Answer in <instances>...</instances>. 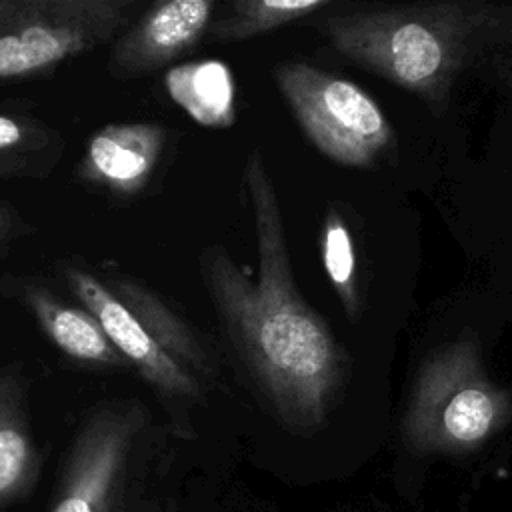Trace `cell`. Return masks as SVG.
<instances>
[{
    "label": "cell",
    "instance_id": "6da1fadb",
    "mask_svg": "<svg viewBox=\"0 0 512 512\" xmlns=\"http://www.w3.org/2000/svg\"><path fill=\"white\" fill-rule=\"evenodd\" d=\"M244 176L258 276H248L220 246L204 250L202 272L224 328L278 416L294 430H314L340 388L342 350L296 290L280 204L258 152L248 156Z\"/></svg>",
    "mask_w": 512,
    "mask_h": 512
},
{
    "label": "cell",
    "instance_id": "7a4b0ae2",
    "mask_svg": "<svg viewBox=\"0 0 512 512\" xmlns=\"http://www.w3.org/2000/svg\"><path fill=\"white\" fill-rule=\"evenodd\" d=\"M324 30L348 60L440 102L466 60L472 18L460 4L374 6L332 14Z\"/></svg>",
    "mask_w": 512,
    "mask_h": 512
},
{
    "label": "cell",
    "instance_id": "3957f363",
    "mask_svg": "<svg viewBox=\"0 0 512 512\" xmlns=\"http://www.w3.org/2000/svg\"><path fill=\"white\" fill-rule=\"evenodd\" d=\"M512 418V396L496 386L468 342L442 346L422 364L404 416V440L420 454L466 456Z\"/></svg>",
    "mask_w": 512,
    "mask_h": 512
},
{
    "label": "cell",
    "instance_id": "277c9868",
    "mask_svg": "<svg viewBox=\"0 0 512 512\" xmlns=\"http://www.w3.org/2000/svg\"><path fill=\"white\" fill-rule=\"evenodd\" d=\"M136 0H0V82L26 80L114 42Z\"/></svg>",
    "mask_w": 512,
    "mask_h": 512
},
{
    "label": "cell",
    "instance_id": "5b68a950",
    "mask_svg": "<svg viewBox=\"0 0 512 512\" xmlns=\"http://www.w3.org/2000/svg\"><path fill=\"white\" fill-rule=\"evenodd\" d=\"M276 84L310 142L344 166H374L394 140L382 108L354 82L306 62H284Z\"/></svg>",
    "mask_w": 512,
    "mask_h": 512
},
{
    "label": "cell",
    "instance_id": "8992f818",
    "mask_svg": "<svg viewBox=\"0 0 512 512\" xmlns=\"http://www.w3.org/2000/svg\"><path fill=\"white\" fill-rule=\"evenodd\" d=\"M144 422L146 414L138 404L96 410L70 446L50 512H116Z\"/></svg>",
    "mask_w": 512,
    "mask_h": 512
},
{
    "label": "cell",
    "instance_id": "52a82bcc",
    "mask_svg": "<svg viewBox=\"0 0 512 512\" xmlns=\"http://www.w3.org/2000/svg\"><path fill=\"white\" fill-rule=\"evenodd\" d=\"M70 292L78 298L102 326L110 344L160 396L168 400H194L202 392V382L172 360L156 340L144 330L134 314L108 290L92 272L66 264L62 268Z\"/></svg>",
    "mask_w": 512,
    "mask_h": 512
},
{
    "label": "cell",
    "instance_id": "ba28073f",
    "mask_svg": "<svg viewBox=\"0 0 512 512\" xmlns=\"http://www.w3.org/2000/svg\"><path fill=\"white\" fill-rule=\"evenodd\" d=\"M212 12V0L156 2L112 42V76L138 78L170 64L204 36Z\"/></svg>",
    "mask_w": 512,
    "mask_h": 512
},
{
    "label": "cell",
    "instance_id": "9c48e42d",
    "mask_svg": "<svg viewBox=\"0 0 512 512\" xmlns=\"http://www.w3.org/2000/svg\"><path fill=\"white\" fill-rule=\"evenodd\" d=\"M166 146V128L156 122H124L100 128L86 146L78 174L116 196L140 194Z\"/></svg>",
    "mask_w": 512,
    "mask_h": 512
},
{
    "label": "cell",
    "instance_id": "30bf717a",
    "mask_svg": "<svg viewBox=\"0 0 512 512\" xmlns=\"http://www.w3.org/2000/svg\"><path fill=\"white\" fill-rule=\"evenodd\" d=\"M20 298L44 334L76 362L124 368L126 360L106 338L98 320L82 306H70L36 282L20 284Z\"/></svg>",
    "mask_w": 512,
    "mask_h": 512
},
{
    "label": "cell",
    "instance_id": "8fae6325",
    "mask_svg": "<svg viewBox=\"0 0 512 512\" xmlns=\"http://www.w3.org/2000/svg\"><path fill=\"white\" fill-rule=\"evenodd\" d=\"M98 278L134 314V318L172 360L198 380L210 374V358L202 342L184 318H180L156 292L120 270H106Z\"/></svg>",
    "mask_w": 512,
    "mask_h": 512
},
{
    "label": "cell",
    "instance_id": "7c38bea8",
    "mask_svg": "<svg viewBox=\"0 0 512 512\" xmlns=\"http://www.w3.org/2000/svg\"><path fill=\"white\" fill-rule=\"evenodd\" d=\"M40 474V454L28 424L24 384L0 376V510L24 498Z\"/></svg>",
    "mask_w": 512,
    "mask_h": 512
},
{
    "label": "cell",
    "instance_id": "4fadbf2b",
    "mask_svg": "<svg viewBox=\"0 0 512 512\" xmlns=\"http://www.w3.org/2000/svg\"><path fill=\"white\" fill-rule=\"evenodd\" d=\"M164 86L190 118L206 128H228L236 120L234 78L220 60H200L168 70Z\"/></svg>",
    "mask_w": 512,
    "mask_h": 512
},
{
    "label": "cell",
    "instance_id": "5bb4252c",
    "mask_svg": "<svg viewBox=\"0 0 512 512\" xmlns=\"http://www.w3.org/2000/svg\"><path fill=\"white\" fill-rule=\"evenodd\" d=\"M64 138L42 120L0 112V180L44 178L64 154Z\"/></svg>",
    "mask_w": 512,
    "mask_h": 512
},
{
    "label": "cell",
    "instance_id": "9a60e30c",
    "mask_svg": "<svg viewBox=\"0 0 512 512\" xmlns=\"http://www.w3.org/2000/svg\"><path fill=\"white\" fill-rule=\"evenodd\" d=\"M328 6L326 0H236L210 30L218 40H246Z\"/></svg>",
    "mask_w": 512,
    "mask_h": 512
},
{
    "label": "cell",
    "instance_id": "2e32d148",
    "mask_svg": "<svg viewBox=\"0 0 512 512\" xmlns=\"http://www.w3.org/2000/svg\"><path fill=\"white\" fill-rule=\"evenodd\" d=\"M322 260L326 274L342 300L346 312L356 318L360 310L358 282H356V258L352 236L348 232L346 222L338 212H330L324 220L322 228Z\"/></svg>",
    "mask_w": 512,
    "mask_h": 512
},
{
    "label": "cell",
    "instance_id": "e0dca14e",
    "mask_svg": "<svg viewBox=\"0 0 512 512\" xmlns=\"http://www.w3.org/2000/svg\"><path fill=\"white\" fill-rule=\"evenodd\" d=\"M28 232H30V226L22 218L20 210L10 202L0 200V258L8 252V248L18 238H22Z\"/></svg>",
    "mask_w": 512,
    "mask_h": 512
}]
</instances>
